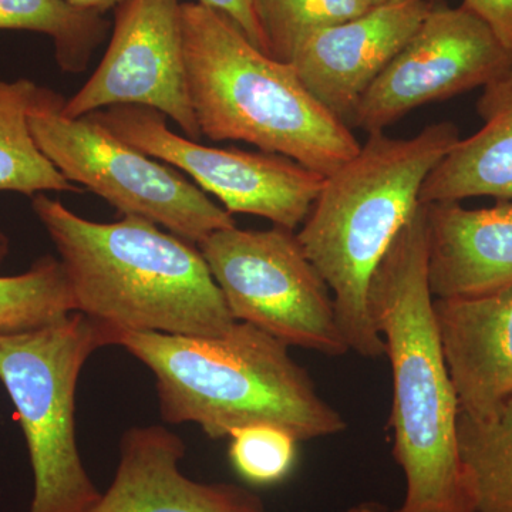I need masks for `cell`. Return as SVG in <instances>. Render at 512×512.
<instances>
[{"instance_id": "6da1fadb", "label": "cell", "mask_w": 512, "mask_h": 512, "mask_svg": "<svg viewBox=\"0 0 512 512\" xmlns=\"http://www.w3.org/2000/svg\"><path fill=\"white\" fill-rule=\"evenodd\" d=\"M369 309L392 366L389 427L406 494L393 512H474L458 448V404L427 278V207L420 204L377 266Z\"/></svg>"}, {"instance_id": "7a4b0ae2", "label": "cell", "mask_w": 512, "mask_h": 512, "mask_svg": "<svg viewBox=\"0 0 512 512\" xmlns=\"http://www.w3.org/2000/svg\"><path fill=\"white\" fill-rule=\"evenodd\" d=\"M33 212L55 245L76 312L114 332L221 336L232 318L200 248L138 217L94 222L37 194Z\"/></svg>"}, {"instance_id": "3957f363", "label": "cell", "mask_w": 512, "mask_h": 512, "mask_svg": "<svg viewBox=\"0 0 512 512\" xmlns=\"http://www.w3.org/2000/svg\"><path fill=\"white\" fill-rule=\"evenodd\" d=\"M113 346L153 373L165 423L197 424L212 440L259 423L284 427L299 441L348 429L289 346L248 323L211 338L114 332Z\"/></svg>"}, {"instance_id": "277c9868", "label": "cell", "mask_w": 512, "mask_h": 512, "mask_svg": "<svg viewBox=\"0 0 512 512\" xmlns=\"http://www.w3.org/2000/svg\"><path fill=\"white\" fill-rule=\"evenodd\" d=\"M451 121L410 138L369 134L355 156L326 175L299 244L332 292L350 350L375 359L384 342L369 309L377 266L420 205V192L441 158L460 140Z\"/></svg>"}, {"instance_id": "5b68a950", "label": "cell", "mask_w": 512, "mask_h": 512, "mask_svg": "<svg viewBox=\"0 0 512 512\" xmlns=\"http://www.w3.org/2000/svg\"><path fill=\"white\" fill-rule=\"evenodd\" d=\"M181 28L201 136L244 141L325 177L360 150L352 128L306 89L292 64L252 45L221 13L184 2Z\"/></svg>"}, {"instance_id": "8992f818", "label": "cell", "mask_w": 512, "mask_h": 512, "mask_svg": "<svg viewBox=\"0 0 512 512\" xmlns=\"http://www.w3.org/2000/svg\"><path fill=\"white\" fill-rule=\"evenodd\" d=\"M114 330L80 312L20 333H0V383L9 394L33 473L28 512H90L101 491L76 437V392L87 360Z\"/></svg>"}, {"instance_id": "52a82bcc", "label": "cell", "mask_w": 512, "mask_h": 512, "mask_svg": "<svg viewBox=\"0 0 512 512\" xmlns=\"http://www.w3.org/2000/svg\"><path fill=\"white\" fill-rule=\"evenodd\" d=\"M64 101L42 87L29 124L37 147L69 183L99 195L124 217L143 218L195 245L237 225L181 171L131 147L92 117L66 116Z\"/></svg>"}, {"instance_id": "ba28073f", "label": "cell", "mask_w": 512, "mask_h": 512, "mask_svg": "<svg viewBox=\"0 0 512 512\" xmlns=\"http://www.w3.org/2000/svg\"><path fill=\"white\" fill-rule=\"evenodd\" d=\"M232 318L286 346L326 356L350 352L332 292L284 227L255 231L237 225L212 232L198 244Z\"/></svg>"}, {"instance_id": "9c48e42d", "label": "cell", "mask_w": 512, "mask_h": 512, "mask_svg": "<svg viewBox=\"0 0 512 512\" xmlns=\"http://www.w3.org/2000/svg\"><path fill=\"white\" fill-rule=\"evenodd\" d=\"M89 117L141 153L187 174L229 214L255 215L276 227H301L325 181V175L281 154L204 146L175 134L167 117L148 107L113 106Z\"/></svg>"}, {"instance_id": "30bf717a", "label": "cell", "mask_w": 512, "mask_h": 512, "mask_svg": "<svg viewBox=\"0 0 512 512\" xmlns=\"http://www.w3.org/2000/svg\"><path fill=\"white\" fill-rule=\"evenodd\" d=\"M511 67V53L477 16L434 6L363 94L350 127L384 133L410 111L487 86Z\"/></svg>"}, {"instance_id": "8fae6325", "label": "cell", "mask_w": 512, "mask_h": 512, "mask_svg": "<svg viewBox=\"0 0 512 512\" xmlns=\"http://www.w3.org/2000/svg\"><path fill=\"white\" fill-rule=\"evenodd\" d=\"M180 0H126L114 10L113 35L90 79L69 100L66 116L113 106H143L170 117L184 136L201 137L185 63Z\"/></svg>"}, {"instance_id": "7c38bea8", "label": "cell", "mask_w": 512, "mask_h": 512, "mask_svg": "<svg viewBox=\"0 0 512 512\" xmlns=\"http://www.w3.org/2000/svg\"><path fill=\"white\" fill-rule=\"evenodd\" d=\"M433 8L431 0H390L313 33L296 49L289 64L306 89L350 127L363 94Z\"/></svg>"}, {"instance_id": "4fadbf2b", "label": "cell", "mask_w": 512, "mask_h": 512, "mask_svg": "<svg viewBox=\"0 0 512 512\" xmlns=\"http://www.w3.org/2000/svg\"><path fill=\"white\" fill-rule=\"evenodd\" d=\"M185 453L184 440L160 424L124 431L116 476L90 512H266L247 488L185 476Z\"/></svg>"}, {"instance_id": "5bb4252c", "label": "cell", "mask_w": 512, "mask_h": 512, "mask_svg": "<svg viewBox=\"0 0 512 512\" xmlns=\"http://www.w3.org/2000/svg\"><path fill=\"white\" fill-rule=\"evenodd\" d=\"M434 315L461 413L493 416L512 399V286L434 299Z\"/></svg>"}, {"instance_id": "9a60e30c", "label": "cell", "mask_w": 512, "mask_h": 512, "mask_svg": "<svg viewBox=\"0 0 512 512\" xmlns=\"http://www.w3.org/2000/svg\"><path fill=\"white\" fill-rule=\"evenodd\" d=\"M427 278L434 299L487 295L512 286V201L470 210L426 204Z\"/></svg>"}, {"instance_id": "2e32d148", "label": "cell", "mask_w": 512, "mask_h": 512, "mask_svg": "<svg viewBox=\"0 0 512 512\" xmlns=\"http://www.w3.org/2000/svg\"><path fill=\"white\" fill-rule=\"evenodd\" d=\"M477 113L483 127L460 138L431 170L420 204L474 197L512 201V67L483 87Z\"/></svg>"}, {"instance_id": "e0dca14e", "label": "cell", "mask_w": 512, "mask_h": 512, "mask_svg": "<svg viewBox=\"0 0 512 512\" xmlns=\"http://www.w3.org/2000/svg\"><path fill=\"white\" fill-rule=\"evenodd\" d=\"M42 87L28 79L0 76V192L35 197L45 192L83 194L47 160L30 131L29 117Z\"/></svg>"}, {"instance_id": "ac0fdd59", "label": "cell", "mask_w": 512, "mask_h": 512, "mask_svg": "<svg viewBox=\"0 0 512 512\" xmlns=\"http://www.w3.org/2000/svg\"><path fill=\"white\" fill-rule=\"evenodd\" d=\"M457 434L474 512H512V399L485 419L460 412Z\"/></svg>"}, {"instance_id": "d6986e66", "label": "cell", "mask_w": 512, "mask_h": 512, "mask_svg": "<svg viewBox=\"0 0 512 512\" xmlns=\"http://www.w3.org/2000/svg\"><path fill=\"white\" fill-rule=\"evenodd\" d=\"M0 30L50 37L64 73H82L109 30L104 16L74 8L67 0H0Z\"/></svg>"}, {"instance_id": "ffe728a7", "label": "cell", "mask_w": 512, "mask_h": 512, "mask_svg": "<svg viewBox=\"0 0 512 512\" xmlns=\"http://www.w3.org/2000/svg\"><path fill=\"white\" fill-rule=\"evenodd\" d=\"M76 312L59 258L45 255L28 271L0 276V333H20L59 322Z\"/></svg>"}, {"instance_id": "44dd1931", "label": "cell", "mask_w": 512, "mask_h": 512, "mask_svg": "<svg viewBox=\"0 0 512 512\" xmlns=\"http://www.w3.org/2000/svg\"><path fill=\"white\" fill-rule=\"evenodd\" d=\"M269 56L289 63L303 40L372 9L363 0H252Z\"/></svg>"}, {"instance_id": "7402d4cb", "label": "cell", "mask_w": 512, "mask_h": 512, "mask_svg": "<svg viewBox=\"0 0 512 512\" xmlns=\"http://www.w3.org/2000/svg\"><path fill=\"white\" fill-rule=\"evenodd\" d=\"M228 439L232 467L242 480L258 487L282 483L288 478L301 443L291 431L268 423L241 427Z\"/></svg>"}, {"instance_id": "603a6c76", "label": "cell", "mask_w": 512, "mask_h": 512, "mask_svg": "<svg viewBox=\"0 0 512 512\" xmlns=\"http://www.w3.org/2000/svg\"><path fill=\"white\" fill-rule=\"evenodd\" d=\"M197 2L221 13L224 18L237 26L239 32L244 33L252 45L269 55L268 43L259 25L252 0H197Z\"/></svg>"}, {"instance_id": "cb8c5ba5", "label": "cell", "mask_w": 512, "mask_h": 512, "mask_svg": "<svg viewBox=\"0 0 512 512\" xmlns=\"http://www.w3.org/2000/svg\"><path fill=\"white\" fill-rule=\"evenodd\" d=\"M461 6L484 22L512 55V0H463Z\"/></svg>"}, {"instance_id": "d4e9b609", "label": "cell", "mask_w": 512, "mask_h": 512, "mask_svg": "<svg viewBox=\"0 0 512 512\" xmlns=\"http://www.w3.org/2000/svg\"><path fill=\"white\" fill-rule=\"evenodd\" d=\"M74 8L86 10L104 16L110 10H116L126 0H67Z\"/></svg>"}, {"instance_id": "484cf974", "label": "cell", "mask_w": 512, "mask_h": 512, "mask_svg": "<svg viewBox=\"0 0 512 512\" xmlns=\"http://www.w3.org/2000/svg\"><path fill=\"white\" fill-rule=\"evenodd\" d=\"M10 254V239L5 232L0 229V265L6 261Z\"/></svg>"}, {"instance_id": "4316f807", "label": "cell", "mask_w": 512, "mask_h": 512, "mask_svg": "<svg viewBox=\"0 0 512 512\" xmlns=\"http://www.w3.org/2000/svg\"><path fill=\"white\" fill-rule=\"evenodd\" d=\"M343 512H390V511L384 510L383 507H380V505H376V504H360V505H356V507L349 508V510H346Z\"/></svg>"}, {"instance_id": "83f0119b", "label": "cell", "mask_w": 512, "mask_h": 512, "mask_svg": "<svg viewBox=\"0 0 512 512\" xmlns=\"http://www.w3.org/2000/svg\"><path fill=\"white\" fill-rule=\"evenodd\" d=\"M366 5H369L370 8H376V6L384 5V3L390 2V0H363Z\"/></svg>"}]
</instances>
